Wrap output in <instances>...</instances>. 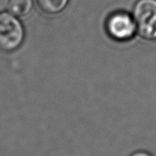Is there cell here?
<instances>
[{"label":"cell","instance_id":"6da1fadb","mask_svg":"<svg viewBox=\"0 0 156 156\" xmlns=\"http://www.w3.org/2000/svg\"><path fill=\"white\" fill-rule=\"evenodd\" d=\"M25 37L23 24L10 12H0V51L12 53L20 47Z\"/></svg>","mask_w":156,"mask_h":156},{"label":"cell","instance_id":"7a4b0ae2","mask_svg":"<svg viewBox=\"0 0 156 156\" xmlns=\"http://www.w3.org/2000/svg\"><path fill=\"white\" fill-rule=\"evenodd\" d=\"M137 34L148 41H156V0H138L133 9Z\"/></svg>","mask_w":156,"mask_h":156},{"label":"cell","instance_id":"3957f363","mask_svg":"<svg viewBox=\"0 0 156 156\" xmlns=\"http://www.w3.org/2000/svg\"><path fill=\"white\" fill-rule=\"evenodd\" d=\"M105 30L109 37L119 42L130 41L137 34L133 15L125 11H115L109 14L106 20Z\"/></svg>","mask_w":156,"mask_h":156},{"label":"cell","instance_id":"277c9868","mask_svg":"<svg viewBox=\"0 0 156 156\" xmlns=\"http://www.w3.org/2000/svg\"><path fill=\"white\" fill-rule=\"evenodd\" d=\"M36 3L43 13L54 15L64 10L67 6L69 0H36Z\"/></svg>","mask_w":156,"mask_h":156},{"label":"cell","instance_id":"5b68a950","mask_svg":"<svg viewBox=\"0 0 156 156\" xmlns=\"http://www.w3.org/2000/svg\"><path fill=\"white\" fill-rule=\"evenodd\" d=\"M33 6V0H9L7 9L9 12L17 17H24L30 13Z\"/></svg>","mask_w":156,"mask_h":156},{"label":"cell","instance_id":"8992f818","mask_svg":"<svg viewBox=\"0 0 156 156\" xmlns=\"http://www.w3.org/2000/svg\"><path fill=\"white\" fill-rule=\"evenodd\" d=\"M130 156H153L152 154H150L149 153L146 152V151H137V152L133 153Z\"/></svg>","mask_w":156,"mask_h":156}]
</instances>
